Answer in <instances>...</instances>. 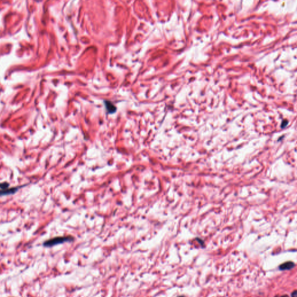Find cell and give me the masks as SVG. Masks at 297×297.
Instances as JSON below:
<instances>
[{
  "instance_id": "6da1fadb",
  "label": "cell",
  "mask_w": 297,
  "mask_h": 297,
  "mask_svg": "<svg viewBox=\"0 0 297 297\" xmlns=\"http://www.w3.org/2000/svg\"><path fill=\"white\" fill-rule=\"evenodd\" d=\"M74 241V238L70 236H59L51 238L45 241L43 243V246L45 247H51L60 244L65 243L67 242H72Z\"/></svg>"
},
{
  "instance_id": "7a4b0ae2",
  "label": "cell",
  "mask_w": 297,
  "mask_h": 297,
  "mask_svg": "<svg viewBox=\"0 0 297 297\" xmlns=\"http://www.w3.org/2000/svg\"><path fill=\"white\" fill-rule=\"evenodd\" d=\"M21 187H23V186H20V187L17 186V187H15V188H7L5 190H1V196H6V195H10L13 194V193H16Z\"/></svg>"
},
{
  "instance_id": "3957f363",
  "label": "cell",
  "mask_w": 297,
  "mask_h": 297,
  "mask_svg": "<svg viewBox=\"0 0 297 297\" xmlns=\"http://www.w3.org/2000/svg\"><path fill=\"white\" fill-rule=\"evenodd\" d=\"M105 105L108 113L111 114L114 113L116 111V107L111 102L106 101H105Z\"/></svg>"
},
{
  "instance_id": "277c9868",
  "label": "cell",
  "mask_w": 297,
  "mask_h": 297,
  "mask_svg": "<svg viewBox=\"0 0 297 297\" xmlns=\"http://www.w3.org/2000/svg\"><path fill=\"white\" fill-rule=\"evenodd\" d=\"M294 267V264L292 262H287L280 266V269L281 270H290Z\"/></svg>"
},
{
  "instance_id": "5b68a950",
  "label": "cell",
  "mask_w": 297,
  "mask_h": 297,
  "mask_svg": "<svg viewBox=\"0 0 297 297\" xmlns=\"http://www.w3.org/2000/svg\"><path fill=\"white\" fill-rule=\"evenodd\" d=\"M9 184H8V183L6 182H4V183H2L1 184V190H3L6 189L7 188H8Z\"/></svg>"
},
{
  "instance_id": "8992f818",
  "label": "cell",
  "mask_w": 297,
  "mask_h": 297,
  "mask_svg": "<svg viewBox=\"0 0 297 297\" xmlns=\"http://www.w3.org/2000/svg\"><path fill=\"white\" fill-rule=\"evenodd\" d=\"M292 297H297V291H294L292 294Z\"/></svg>"
},
{
  "instance_id": "52a82bcc",
  "label": "cell",
  "mask_w": 297,
  "mask_h": 297,
  "mask_svg": "<svg viewBox=\"0 0 297 297\" xmlns=\"http://www.w3.org/2000/svg\"><path fill=\"white\" fill-rule=\"evenodd\" d=\"M287 123H288V122H287V121H283V123H282V124H281V127H284L285 126L287 125Z\"/></svg>"
},
{
  "instance_id": "ba28073f",
  "label": "cell",
  "mask_w": 297,
  "mask_h": 297,
  "mask_svg": "<svg viewBox=\"0 0 297 297\" xmlns=\"http://www.w3.org/2000/svg\"></svg>"
}]
</instances>
